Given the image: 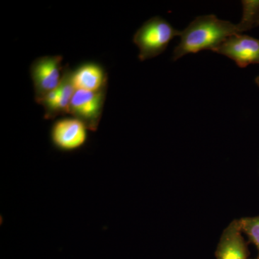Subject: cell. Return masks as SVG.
I'll use <instances>...</instances> for the list:
<instances>
[{
	"label": "cell",
	"mask_w": 259,
	"mask_h": 259,
	"mask_svg": "<svg viewBox=\"0 0 259 259\" xmlns=\"http://www.w3.org/2000/svg\"><path fill=\"white\" fill-rule=\"evenodd\" d=\"M245 32L241 23L220 20L215 15L199 16L181 33L180 44L174 50L172 60L199 51H214L228 37Z\"/></svg>",
	"instance_id": "6da1fadb"
},
{
	"label": "cell",
	"mask_w": 259,
	"mask_h": 259,
	"mask_svg": "<svg viewBox=\"0 0 259 259\" xmlns=\"http://www.w3.org/2000/svg\"><path fill=\"white\" fill-rule=\"evenodd\" d=\"M182 31L174 28L161 17L149 19L135 33L134 42L139 49V58L144 61L159 56L166 50L168 44Z\"/></svg>",
	"instance_id": "7a4b0ae2"
},
{
	"label": "cell",
	"mask_w": 259,
	"mask_h": 259,
	"mask_svg": "<svg viewBox=\"0 0 259 259\" xmlns=\"http://www.w3.org/2000/svg\"><path fill=\"white\" fill-rule=\"evenodd\" d=\"M62 60V56L56 55L41 56L32 61L30 73L37 104L60 85L64 71Z\"/></svg>",
	"instance_id": "3957f363"
},
{
	"label": "cell",
	"mask_w": 259,
	"mask_h": 259,
	"mask_svg": "<svg viewBox=\"0 0 259 259\" xmlns=\"http://www.w3.org/2000/svg\"><path fill=\"white\" fill-rule=\"evenodd\" d=\"M107 91V88L96 92L76 90L70 105V115L95 132L101 120Z\"/></svg>",
	"instance_id": "277c9868"
},
{
	"label": "cell",
	"mask_w": 259,
	"mask_h": 259,
	"mask_svg": "<svg viewBox=\"0 0 259 259\" xmlns=\"http://www.w3.org/2000/svg\"><path fill=\"white\" fill-rule=\"evenodd\" d=\"M88 130L81 121L74 117L59 119L51 127V142L59 151H76L86 144Z\"/></svg>",
	"instance_id": "5b68a950"
},
{
	"label": "cell",
	"mask_w": 259,
	"mask_h": 259,
	"mask_svg": "<svg viewBox=\"0 0 259 259\" xmlns=\"http://www.w3.org/2000/svg\"><path fill=\"white\" fill-rule=\"evenodd\" d=\"M214 52L234 61L239 67L259 64V39L237 34L228 37Z\"/></svg>",
	"instance_id": "8992f818"
},
{
	"label": "cell",
	"mask_w": 259,
	"mask_h": 259,
	"mask_svg": "<svg viewBox=\"0 0 259 259\" xmlns=\"http://www.w3.org/2000/svg\"><path fill=\"white\" fill-rule=\"evenodd\" d=\"M239 219L225 228L215 250L216 259H249L248 245L243 237Z\"/></svg>",
	"instance_id": "52a82bcc"
},
{
	"label": "cell",
	"mask_w": 259,
	"mask_h": 259,
	"mask_svg": "<svg viewBox=\"0 0 259 259\" xmlns=\"http://www.w3.org/2000/svg\"><path fill=\"white\" fill-rule=\"evenodd\" d=\"M76 90L96 92L107 88V74L100 65L87 63L73 71Z\"/></svg>",
	"instance_id": "ba28073f"
},
{
	"label": "cell",
	"mask_w": 259,
	"mask_h": 259,
	"mask_svg": "<svg viewBox=\"0 0 259 259\" xmlns=\"http://www.w3.org/2000/svg\"><path fill=\"white\" fill-rule=\"evenodd\" d=\"M72 75L73 71H71L69 66L68 65L65 66L60 85L57 88V100L51 116V120L59 116L69 114L70 105L76 90L73 82Z\"/></svg>",
	"instance_id": "9c48e42d"
},
{
	"label": "cell",
	"mask_w": 259,
	"mask_h": 259,
	"mask_svg": "<svg viewBox=\"0 0 259 259\" xmlns=\"http://www.w3.org/2000/svg\"><path fill=\"white\" fill-rule=\"evenodd\" d=\"M243 16L240 23L245 31L259 26V0L242 1Z\"/></svg>",
	"instance_id": "30bf717a"
},
{
	"label": "cell",
	"mask_w": 259,
	"mask_h": 259,
	"mask_svg": "<svg viewBox=\"0 0 259 259\" xmlns=\"http://www.w3.org/2000/svg\"><path fill=\"white\" fill-rule=\"evenodd\" d=\"M239 221L242 232L248 236L249 241L255 245L259 255V215L242 218Z\"/></svg>",
	"instance_id": "8fae6325"
},
{
	"label": "cell",
	"mask_w": 259,
	"mask_h": 259,
	"mask_svg": "<svg viewBox=\"0 0 259 259\" xmlns=\"http://www.w3.org/2000/svg\"><path fill=\"white\" fill-rule=\"evenodd\" d=\"M255 83H256L257 86L259 88V75L255 78Z\"/></svg>",
	"instance_id": "7c38bea8"
},
{
	"label": "cell",
	"mask_w": 259,
	"mask_h": 259,
	"mask_svg": "<svg viewBox=\"0 0 259 259\" xmlns=\"http://www.w3.org/2000/svg\"><path fill=\"white\" fill-rule=\"evenodd\" d=\"M255 259H259V255H258V256H257Z\"/></svg>",
	"instance_id": "4fadbf2b"
}]
</instances>
